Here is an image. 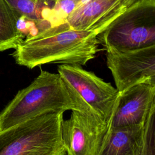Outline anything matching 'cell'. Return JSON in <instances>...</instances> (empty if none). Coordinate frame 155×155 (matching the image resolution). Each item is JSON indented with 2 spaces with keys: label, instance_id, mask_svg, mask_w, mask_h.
<instances>
[{
  "label": "cell",
  "instance_id": "4",
  "mask_svg": "<svg viewBox=\"0 0 155 155\" xmlns=\"http://www.w3.org/2000/svg\"><path fill=\"white\" fill-rule=\"evenodd\" d=\"M105 51H125L155 45V1L127 9L97 35Z\"/></svg>",
  "mask_w": 155,
  "mask_h": 155
},
{
  "label": "cell",
  "instance_id": "16",
  "mask_svg": "<svg viewBox=\"0 0 155 155\" xmlns=\"http://www.w3.org/2000/svg\"><path fill=\"white\" fill-rule=\"evenodd\" d=\"M42 1H47V2H54L55 1H56L57 0H42Z\"/></svg>",
  "mask_w": 155,
  "mask_h": 155
},
{
  "label": "cell",
  "instance_id": "6",
  "mask_svg": "<svg viewBox=\"0 0 155 155\" xmlns=\"http://www.w3.org/2000/svg\"><path fill=\"white\" fill-rule=\"evenodd\" d=\"M107 65L120 93L139 84L155 85V45L106 51Z\"/></svg>",
  "mask_w": 155,
  "mask_h": 155
},
{
  "label": "cell",
  "instance_id": "2",
  "mask_svg": "<svg viewBox=\"0 0 155 155\" xmlns=\"http://www.w3.org/2000/svg\"><path fill=\"white\" fill-rule=\"evenodd\" d=\"M67 110L87 112L74 100L58 73L41 70L1 111L0 132L43 114Z\"/></svg>",
  "mask_w": 155,
  "mask_h": 155
},
{
  "label": "cell",
  "instance_id": "5",
  "mask_svg": "<svg viewBox=\"0 0 155 155\" xmlns=\"http://www.w3.org/2000/svg\"><path fill=\"white\" fill-rule=\"evenodd\" d=\"M58 74L85 111H93L108 125L119 91L109 82L80 65L61 64Z\"/></svg>",
  "mask_w": 155,
  "mask_h": 155
},
{
  "label": "cell",
  "instance_id": "12",
  "mask_svg": "<svg viewBox=\"0 0 155 155\" xmlns=\"http://www.w3.org/2000/svg\"><path fill=\"white\" fill-rule=\"evenodd\" d=\"M4 1L19 19L22 17L38 24L43 21H48L54 3L42 0Z\"/></svg>",
  "mask_w": 155,
  "mask_h": 155
},
{
  "label": "cell",
  "instance_id": "13",
  "mask_svg": "<svg viewBox=\"0 0 155 155\" xmlns=\"http://www.w3.org/2000/svg\"><path fill=\"white\" fill-rule=\"evenodd\" d=\"M155 109L150 113L143 127L142 144L138 155H155Z\"/></svg>",
  "mask_w": 155,
  "mask_h": 155
},
{
  "label": "cell",
  "instance_id": "10",
  "mask_svg": "<svg viewBox=\"0 0 155 155\" xmlns=\"http://www.w3.org/2000/svg\"><path fill=\"white\" fill-rule=\"evenodd\" d=\"M143 127L108 128L97 155H138Z\"/></svg>",
  "mask_w": 155,
  "mask_h": 155
},
{
  "label": "cell",
  "instance_id": "14",
  "mask_svg": "<svg viewBox=\"0 0 155 155\" xmlns=\"http://www.w3.org/2000/svg\"><path fill=\"white\" fill-rule=\"evenodd\" d=\"M121 1L124 7L127 10L144 2L155 1V0H121Z\"/></svg>",
  "mask_w": 155,
  "mask_h": 155
},
{
  "label": "cell",
  "instance_id": "15",
  "mask_svg": "<svg viewBox=\"0 0 155 155\" xmlns=\"http://www.w3.org/2000/svg\"><path fill=\"white\" fill-rule=\"evenodd\" d=\"M90 0H80L79 1V3H78V5H77V7H76V8H78V7H79L80 6H81V5H84V4H86L87 2H88Z\"/></svg>",
  "mask_w": 155,
  "mask_h": 155
},
{
  "label": "cell",
  "instance_id": "7",
  "mask_svg": "<svg viewBox=\"0 0 155 155\" xmlns=\"http://www.w3.org/2000/svg\"><path fill=\"white\" fill-rule=\"evenodd\" d=\"M108 125L93 111H71L61 124L62 138L67 155H97Z\"/></svg>",
  "mask_w": 155,
  "mask_h": 155
},
{
  "label": "cell",
  "instance_id": "11",
  "mask_svg": "<svg viewBox=\"0 0 155 155\" xmlns=\"http://www.w3.org/2000/svg\"><path fill=\"white\" fill-rule=\"evenodd\" d=\"M19 18L4 0H0V51L15 48L24 39L18 28Z\"/></svg>",
  "mask_w": 155,
  "mask_h": 155
},
{
  "label": "cell",
  "instance_id": "3",
  "mask_svg": "<svg viewBox=\"0 0 155 155\" xmlns=\"http://www.w3.org/2000/svg\"><path fill=\"white\" fill-rule=\"evenodd\" d=\"M63 113L38 116L0 132V155H65Z\"/></svg>",
  "mask_w": 155,
  "mask_h": 155
},
{
  "label": "cell",
  "instance_id": "1",
  "mask_svg": "<svg viewBox=\"0 0 155 155\" xmlns=\"http://www.w3.org/2000/svg\"><path fill=\"white\" fill-rule=\"evenodd\" d=\"M94 31L76 30L63 22L25 38L12 54L30 69L46 64L84 65L101 50Z\"/></svg>",
  "mask_w": 155,
  "mask_h": 155
},
{
  "label": "cell",
  "instance_id": "8",
  "mask_svg": "<svg viewBox=\"0 0 155 155\" xmlns=\"http://www.w3.org/2000/svg\"><path fill=\"white\" fill-rule=\"evenodd\" d=\"M155 109V85L139 84L119 93L108 128L142 126Z\"/></svg>",
  "mask_w": 155,
  "mask_h": 155
},
{
  "label": "cell",
  "instance_id": "9",
  "mask_svg": "<svg viewBox=\"0 0 155 155\" xmlns=\"http://www.w3.org/2000/svg\"><path fill=\"white\" fill-rule=\"evenodd\" d=\"M126 9L121 0H90L65 19L71 28L99 34Z\"/></svg>",
  "mask_w": 155,
  "mask_h": 155
}]
</instances>
